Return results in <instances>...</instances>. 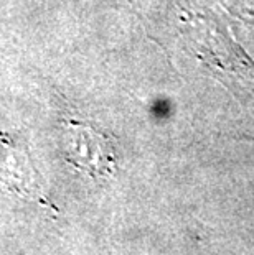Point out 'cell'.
Wrapping results in <instances>:
<instances>
[{"instance_id": "3", "label": "cell", "mask_w": 254, "mask_h": 255, "mask_svg": "<svg viewBox=\"0 0 254 255\" xmlns=\"http://www.w3.org/2000/svg\"><path fill=\"white\" fill-rule=\"evenodd\" d=\"M0 180L20 196L46 203L26 150L2 130H0Z\"/></svg>"}, {"instance_id": "2", "label": "cell", "mask_w": 254, "mask_h": 255, "mask_svg": "<svg viewBox=\"0 0 254 255\" xmlns=\"http://www.w3.org/2000/svg\"><path fill=\"white\" fill-rule=\"evenodd\" d=\"M195 31L198 35L197 40V50L200 55H203L207 63H215L213 69L223 71L225 63L228 59V73L238 76L241 74L246 79L250 88H254V64L248 59V56L240 50V46L231 40L230 36L225 35V31L218 28V23L213 20L198 18L197 23H193Z\"/></svg>"}, {"instance_id": "4", "label": "cell", "mask_w": 254, "mask_h": 255, "mask_svg": "<svg viewBox=\"0 0 254 255\" xmlns=\"http://www.w3.org/2000/svg\"><path fill=\"white\" fill-rule=\"evenodd\" d=\"M241 137L245 138V140H250V142H253V143H254V128L251 130V133H243Z\"/></svg>"}, {"instance_id": "1", "label": "cell", "mask_w": 254, "mask_h": 255, "mask_svg": "<svg viewBox=\"0 0 254 255\" xmlns=\"http://www.w3.org/2000/svg\"><path fill=\"white\" fill-rule=\"evenodd\" d=\"M61 146L68 163L93 178H107L114 173L116 155L106 135L78 122H64Z\"/></svg>"}]
</instances>
